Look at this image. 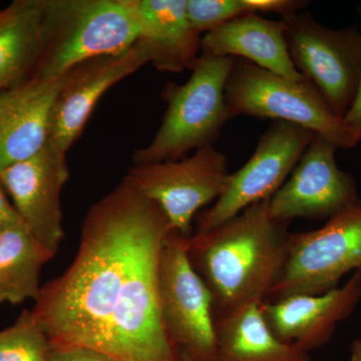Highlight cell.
I'll use <instances>...</instances> for the list:
<instances>
[{
  "label": "cell",
  "mask_w": 361,
  "mask_h": 361,
  "mask_svg": "<svg viewBox=\"0 0 361 361\" xmlns=\"http://www.w3.org/2000/svg\"><path fill=\"white\" fill-rule=\"evenodd\" d=\"M126 177L90 209L75 260L40 289L32 312L52 346L116 361H180L161 315L159 264L172 232Z\"/></svg>",
  "instance_id": "6da1fadb"
},
{
  "label": "cell",
  "mask_w": 361,
  "mask_h": 361,
  "mask_svg": "<svg viewBox=\"0 0 361 361\" xmlns=\"http://www.w3.org/2000/svg\"><path fill=\"white\" fill-rule=\"evenodd\" d=\"M288 227L289 222L272 217L268 199L190 237V257L203 275L220 317L269 296L286 260Z\"/></svg>",
  "instance_id": "7a4b0ae2"
},
{
  "label": "cell",
  "mask_w": 361,
  "mask_h": 361,
  "mask_svg": "<svg viewBox=\"0 0 361 361\" xmlns=\"http://www.w3.org/2000/svg\"><path fill=\"white\" fill-rule=\"evenodd\" d=\"M137 42L128 0H44L37 59L26 78L58 80L75 66Z\"/></svg>",
  "instance_id": "3957f363"
},
{
  "label": "cell",
  "mask_w": 361,
  "mask_h": 361,
  "mask_svg": "<svg viewBox=\"0 0 361 361\" xmlns=\"http://www.w3.org/2000/svg\"><path fill=\"white\" fill-rule=\"evenodd\" d=\"M234 58L201 54L185 84H167L163 90L167 111L148 146L137 149L134 165L180 160L191 151L219 137L231 120L225 102V85Z\"/></svg>",
  "instance_id": "277c9868"
},
{
  "label": "cell",
  "mask_w": 361,
  "mask_h": 361,
  "mask_svg": "<svg viewBox=\"0 0 361 361\" xmlns=\"http://www.w3.org/2000/svg\"><path fill=\"white\" fill-rule=\"evenodd\" d=\"M225 102L231 118H272L312 130L338 148L357 145L314 85L281 77L245 59L234 58L226 80Z\"/></svg>",
  "instance_id": "5b68a950"
},
{
  "label": "cell",
  "mask_w": 361,
  "mask_h": 361,
  "mask_svg": "<svg viewBox=\"0 0 361 361\" xmlns=\"http://www.w3.org/2000/svg\"><path fill=\"white\" fill-rule=\"evenodd\" d=\"M361 269V200L314 231L289 235L286 260L270 301L336 288L346 273Z\"/></svg>",
  "instance_id": "8992f818"
},
{
  "label": "cell",
  "mask_w": 361,
  "mask_h": 361,
  "mask_svg": "<svg viewBox=\"0 0 361 361\" xmlns=\"http://www.w3.org/2000/svg\"><path fill=\"white\" fill-rule=\"evenodd\" d=\"M283 20L292 63L342 120L361 80V30L327 27L308 11Z\"/></svg>",
  "instance_id": "52a82bcc"
},
{
  "label": "cell",
  "mask_w": 361,
  "mask_h": 361,
  "mask_svg": "<svg viewBox=\"0 0 361 361\" xmlns=\"http://www.w3.org/2000/svg\"><path fill=\"white\" fill-rule=\"evenodd\" d=\"M161 315L171 341L193 361H215L213 297L189 253V238L172 231L159 264Z\"/></svg>",
  "instance_id": "ba28073f"
},
{
  "label": "cell",
  "mask_w": 361,
  "mask_h": 361,
  "mask_svg": "<svg viewBox=\"0 0 361 361\" xmlns=\"http://www.w3.org/2000/svg\"><path fill=\"white\" fill-rule=\"evenodd\" d=\"M227 165V157L208 146L180 160L134 165L127 178L160 207L173 231L190 238L194 216L224 191L230 176Z\"/></svg>",
  "instance_id": "9c48e42d"
},
{
  "label": "cell",
  "mask_w": 361,
  "mask_h": 361,
  "mask_svg": "<svg viewBox=\"0 0 361 361\" xmlns=\"http://www.w3.org/2000/svg\"><path fill=\"white\" fill-rule=\"evenodd\" d=\"M314 135L295 123L274 121L261 135L250 160L230 173L224 191L202 214L197 233L210 231L248 207L270 199L288 179Z\"/></svg>",
  "instance_id": "30bf717a"
},
{
  "label": "cell",
  "mask_w": 361,
  "mask_h": 361,
  "mask_svg": "<svg viewBox=\"0 0 361 361\" xmlns=\"http://www.w3.org/2000/svg\"><path fill=\"white\" fill-rule=\"evenodd\" d=\"M334 142L315 134L290 177L269 199L275 219H330L360 200L353 176L337 166Z\"/></svg>",
  "instance_id": "8fae6325"
},
{
  "label": "cell",
  "mask_w": 361,
  "mask_h": 361,
  "mask_svg": "<svg viewBox=\"0 0 361 361\" xmlns=\"http://www.w3.org/2000/svg\"><path fill=\"white\" fill-rule=\"evenodd\" d=\"M66 155L49 142L37 155L0 170L23 224L54 255L65 237L61 195L70 177Z\"/></svg>",
  "instance_id": "7c38bea8"
},
{
  "label": "cell",
  "mask_w": 361,
  "mask_h": 361,
  "mask_svg": "<svg viewBox=\"0 0 361 361\" xmlns=\"http://www.w3.org/2000/svg\"><path fill=\"white\" fill-rule=\"evenodd\" d=\"M149 63L148 49L137 40L123 54L89 59L68 71L54 103L49 142L66 153L106 92Z\"/></svg>",
  "instance_id": "4fadbf2b"
},
{
  "label": "cell",
  "mask_w": 361,
  "mask_h": 361,
  "mask_svg": "<svg viewBox=\"0 0 361 361\" xmlns=\"http://www.w3.org/2000/svg\"><path fill=\"white\" fill-rule=\"evenodd\" d=\"M361 300V269L343 286L322 294H297L262 301L261 311L279 341L304 351L326 343L339 322L349 317Z\"/></svg>",
  "instance_id": "5bb4252c"
},
{
  "label": "cell",
  "mask_w": 361,
  "mask_h": 361,
  "mask_svg": "<svg viewBox=\"0 0 361 361\" xmlns=\"http://www.w3.org/2000/svg\"><path fill=\"white\" fill-rule=\"evenodd\" d=\"M58 80L25 78L0 92V170L37 155L51 141Z\"/></svg>",
  "instance_id": "9a60e30c"
},
{
  "label": "cell",
  "mask_w": 361,
  "mask_h": 361,
  "mask_svg": "<svg viewBox=\"0 0 361 361\" xmlns=\"http://www.w3.org/2000/svg\"><path fill=\"white\" fill-rule=\"evenodd\" d=\"M137 40L149 63L163 73L193 70L201 56L202 35L188 18L186 0H128Z\"/></svg>",
  "instance_id": "2e32d148"
},
{
  "label": "cell",
  "mask_w": 361,
  "mask_h": 361,
  "mask_svg": "<svg viewBox=\"0 0 361 361\" xmlns=\"http://www.w3.org/2000/svg\"><path fill=\"white\" fill-rule=\"evenodd\" d=\"M286 23L246 13L202 37L201 54L245 59L292 80H305L296 70L286 42Z\"/></svg>",
  "instance_id": "e0dca14e"
},
{
  "label": "cell",
  "mask_w": 361,
  "mask_h": 361,
  "mask_svg": "<svg viewBox=\"0 0 361 361\" xmlns=\"http://www.w3.org/2000/svg\"><path fill=\"white\" fill-rule=\"evenodd\" d=\"M260 303L240 306L216 322L215 361H312L307 351L272 334Z\"/></svg>",
  "instance_id": "ac0fdd59"
},
{
  "label": "cell",
  "mask_w": 361,
  "mask_h": 361,
  "mask_svg": "<svg viewBox=\"0 0 361 361\" xmlns=\"http://www.w3.org/2000/svg\"><path fill=\"white\" fill-rule=\"evenodd\" d=\"M54 256L26 227L0 232V304L37 300L42 268Z\"/></svg>",
  "instance_id": "d6986e66"
},
{
  "label": "cell",
  "mask_w": 361,
  "mask_h": 361,
  "mask_svg": "<svg viewBox=\"0 0 361 361\" xmlns=\"http://www.w3.org/2000/svg\"><path fill=\"white\" fill-rule=\"evenodd\" d=\"M44 0L18 1L0 25V92L30 75L40 42Z\"/></svg>",
  "instance_id": "ffe728a7"
},
{
  "label": "cell",
  "mask_w": 361,
  "mask_h": 361,
  "mask_svg": "<svg viewBox=\"0 0 361 361\" xmlns=\"http://www.w3.org/2000/svg\"><path fill=\"white\" fill-rule=\"evenodd\" d=\"M52 345L32 311L0 331V361H47Z\"/></svg>",
  "instance_id": "44dd1931"
},
{
  "label": "cell",
  "mask_w": 361,
  "mask_h": 361,
  "mask_svg": "<svg viewBox=\"0 0 361 361\" xmlns=\"http://www.w3.org/2000/svg\"><path fill=\"white\" fill-rule=\"evenodd\" d=\"M188 18L200 35L212 32L228 21L246 13L244 0H186Z\"/></svg>",
  "instance_id": "7402d4cb"
},
{
  "label": "cell",
  "mask_w": 361,
  "mask_h": 361,
  "mask_svg": "<svg viewBox=\"0 0 361 361\" xmlns=\"http://www.w3.org/2000/svg\"><path fill=\"white\" fill-rule=\"evenodd\" d=\"M244 4L252 13H274L285 20L303 11L310 2L304 0H244Z\"/></svg>",
  "instance_id": "603a6c76"
},
{
  "label": "cell",
  "mask_w": 361,
  "mask_h": 361,
  "mask_svg": "<svg viewBox=\"0 0 361 361\" xmlns=\"http://www.w3.org/2000/svg\"><path fill=\"white\" fill-rule=\"evenodd\" d=\"M47 361H116L92 349L80 348H52Z\"/></svg>",
  "instance_id": "cb8c5ba5"
},
{
  "label": "cell",
  "mask_w": 361,
  "mask_h": 361,
  "mask_svg": "<svg viewBox=\"0 0 361 361\" xmlns=\"http://www.w3.org/2000/svg\"><path fill=\"white\" fill-rule=\"evenodd\" d=\"M342 123L358 144L361 141V80L353 104L342 118Z\"/></svg>",
  "instance_id": "d4e9b609"
},
{
  "label": "cell",
  "mask_w": 361,
  "mask_h": 361,
  "mask_svg": "<svg viewBox=\"0 0 361 361\" xmlns=\"http://www.w3.org/2000/svg\"><path fill=\"white\" fill-rule=\"evenodd\" d=\"M14 227H25V225L13 204L7 199L6 188L0 180V232Z\"/></svg>",
  "instance_id": "484cf974"
},
{
  "label": "cell",
  "mask_w": 361,
  "mask_h": 361,
  "mask_svg": "<svg viewBox=\"0 0 361 361\" xmlns=\"http://www.w3.org/2000/svg\"><path fill=\"white\" fill-rule=\"evenodd\" d=\"M350 361H361V338L355 339L351 343Z\"/></svg>",
  "instance_id": "4316f807"
},
{
  "label": "cell",
  "mask_w": 361,
  "mask_h": 361,
  "mask_svg": "<svg viewBox=\"0 0 361 361\" xmlns=\"http://www.w3.org/2000/svg\"><path fill=\"white\" fill-rule=\"evenodd\" d=\"M7 14H8V8H6V11H0V25H1L2 21L6 20Z\"/></svg>",
  "instance_id": "83f0119b"
},
{
  "label": "cell",
  "mask_w": 361,
  "mask_h": 361,
  "mask_svg": "<svg viewBox=\"0 0 361 361\" xmlns=\"http://www.w3.org/2000/svg\"><path fill=\"white\" fill-rule=\"evenodd\" d=\"M180 361H193L191 360V358L189 357V356L184 355V353H180Z\"/></svg>",
  "instance_id": "f1b7e54d"
}]
</instances>
